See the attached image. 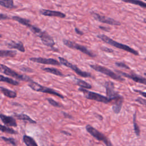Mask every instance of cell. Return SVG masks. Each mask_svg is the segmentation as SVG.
Masks as SVG:
<instances>
[{"label": "cell", "mask_w": 146, "mask_h": 146, "mask_svg": "<svg viewBox=\"0 0 146 146\" xmlns=\"http://www.w3.org/2000/svg\"><path fill=\"white\" fill-rule=\"evenodd\" d=\"M7 45L10 48H15L22 52H24L25 51L24 45L22 42H15L12 41L10 43H8Z\"/></svg>", "instance_id": "2e32d148"}, {"label": "cell", "mask_w": 146, "mask_h": 146, "mask_svg": "<svg viewBox=\"0 0 146 146\" xmlns=\"http://www.w3.org/2000/svg\"><path fill=\"white\" fill-rule=\"evenodd\" d=\"M17 55L16 51L13 50H0L1 57H14Z\"/></svg>", "instance_id": "ffe728a7"}, {"label": "cell", "mask_w": 146, "mask_h": 146, "mask_svg": "<svg viewBox=\"0 0 146 146\" xmlns=\"http://www.w3.org/2000/svg\"><path fill=\"white\" fill-rule=\"evenodd\" d=\"M0 5L8 9L14 7L13 0H0Z\"/></svg>", "instance_id": "484cf974"}, {"label": "cell", "mask_w": 146, "mask_h": 146, "mask_svg": "<svg viewBox=\"0 0 146 146\" xmlns=\"http://www.w3.org/2000/svg\"><path fill=\"white\" fill-rule=\"evenodd\" d=\"M22 70H23V71H26V72H33V70L29 67H23V68H21Z\"/></svg>", "instance_id": "e575fe53"}, {"label": "cell", "mask_w": 146, "mask_h": 146, "mask_svg": "<svg viewBox=\"0 0 146 146\" xmlns=\"http://www.w3.org/2000/svg\"><path fill=\"white\" fill-rule=\"evenodd\" d=\"M92 17L96 21L103 23H106V24H108V25H115V26H120L121 25L120 22L114 19H112L111 18H109V17H107L106 16L104 15H100L95 12H91V13Z\"/></svg>", "instance_id": "30bf717a"}, {"label": "cell", "mask_w": 146, "mask_h": 146, "mask_svg": "<svg viewBox=\"0 0 146 146\" xmlns=\"http://www.w3.org/2000/svg\"><path fill=\"white\" fill-rule=\"evenodd\" d=\"M134 91H135V92H139L140 94L142 95V96H143V97L145 98V92H142V91H140V90H134Z\"/></svg>", "instance_id": "74e56055"}, {"label": "cell", "mask_w": 146, "mask_h": 146, "mask_svg": "<svg viewBox=\"0 0 146 146\" xmlns=\"http://www.w3.org/2000/svg\"><path fill=\"white\" fill-rule=\"evenodd\" d=\"M30 60L34 62H36V63L44 64H50V65H54V66H60L61 64L59 61L52 58L33 57V58H30Z\"/></svg>", "instance_id": "7c38bea8"}, {"label": "cell", "mask_w": 146, "mask_h": 146, "mask_svg": "<svg viewBox=\"0 0 146 146\" xmlns=\"http://www.w3.org/2000/svg\"><path fill=\"white\" fill-rule=\"evenodd\" d=\"M30 29V30L35 35H36L37 36H38V35L41 33V31H42L40 28H39L38 27L35 26V25H31L29 27Z\"/></svg>", "instance_id": "f1b7e54d"}, {"label": "cell", "mask_w": 146, "mask_h": 146, "mask_svg": "<svg viewBox=\"0 0 146 146\" xmlns=\"http://www.w3.org/2000/svg\"><path fill=\"white\" fill-rule=\"evenodd\" d=\"M136 101L139 102V103L141 104H143V105H145V99H143L142 98H138L136 99Z\"/></svg>", "instance_id": "836d02e7"}, {"label": "cell", "mask_w": 146, "mask_h": 146, "mask_svg": "<svg viewBox=\"0 0 146 146\" xmlns=\"http://www.w3.org/2000/svg\"><path fill=\"white\" fill-rule=\"evenodd\" d=\"M78 90L83 92L84 97L87 99L92 100H95L96 102H101L106 104H107L111 102L110 100L106 96H104L98 93L90 91H88L87 89H84L83 88H79Z\"/></svg>", "instance_id": "277c9868"}, {"label": "cell", "mask_w": 146, "mask_h": 146, "mask_svg": "<svg viewBox=\"0 0 146 146\" xmlns=\"http://www.w3.org/2000/svg\"><path fill=\"white\" fill-rule=\"evenodd\" d=\"M63 43L67 47H68L70 48L79 50V51H81L82 52L87 55L90 57L95 58V57L96 56V55L95 54L92 52L91 51L89 50L86 47L83 46L82 45H80V44H78V43H76L74 41H71V40H67V39H63Z\"/></svg>", "instance_id": "8992f818"}, {"label": "cell", "mask_w": 146, "mask_h": 146, "mask_svg": "<svg viewBox=\"0 0 146 146\" xmlns=\"http://www.w3.org/2000/svg\"><path fill=\"white\" fill-rule=\"evenodd\" d=\"M97 37L98 38H99L100 39H101L102 40H103V42L108 43V44L112 46L117 48H119L123 50H124L125 51H127L128 52H130L135 55H139V52L136 50H135V49H133V48H131V47L125 45V44H123L121 43L117 42L114 40H113L112 39H111V38L108 37V36L104 35V34H98L97 35Z\"/></svg>", "instance_id": "6da1fadb"}, {"label": "cell", "mask_w": 146, "mask_h": 146, "mask_svg": "<svg viewBox=\"0 0 146 146\" xmlns=\"http://www.w3.org/2000/svg\"><path fill=\"white\" fill-rule=\"evenodd\" d=\"M86 129L90 135L94 136L98 140L103 142L106 146H113L111 141L103 133L94 128L91 125H86Z\"/></svg>", "instance_id": "ba28073f"}, {"label": "cell", "mask_w": 146, "mask_h": 146, "mask_svg": "<svg viewBox=\"0 0 146 146\" xmlns=\"http://www.w3.org/2000/svg\"><path fill=\"white\" fill-rule=\"evenodd\" d=\"M12 19L18 22H19V23L24 25V26H26V27H27L28 28L30 26L31 24H30V22L29 19H25V18H21L20 17H18V16H13L12 17Z\"/></svg>", "instance_id": "ac0fdd59"}, {"label": "cell", "mask_w": 146, "mask_h": 146, "mask_svg": "<svg viewBox=\"0 0 146 146\" xmlns=\"http://www.w3.org/2000/svg\"><path fill=\"white\" fill-rule=\"evenodd\" d=\"M29 86L34 91H37V92H41L43 93H46L49 94H52L55 96H57L62 99H64V96L62 95L61 94L58 92L56 91L47 87H44L43 86L40 85V84L33 81V80L29 82Z\"/></svg>", "instance_id": "7a4b0ae2"}, {"label": "cell", "mask_w": 146, "mask_h": 146, "mask_svg": "<svg viewBox=\"0 0 146 146\" xmlns=\"http://www.w3.org/2000/svg\"><path fill=\"white\" fill-rule=\"evenodd\" d=\"M0 118L1 119L2 121L4 123V124L7 125L12 126V127H17V125L15 120L11 116H8L1 114Z\"/></svg>", "instance_id": "9a60e30c"}, {"label": "cell", "mask_w": 146, "mask_h": 146, "mask_svg": "<svg viewBox=\"0 0 146 146\" xmlns=\"http://www.w3.org/2000/svg\"><path fill=\"white\" fill-rule=\"evenodd\" d=\"M23 140L27 146H38L34 139L30 136L25 135L23 136Z\"/></svg>", "instance_id": "44dd1931"}, {"label": "cell", "mask_w": 146, "mask_h": 146, "mask_svg": "<svg viewBox=\"0 0 146 146\" xmlns=\"http://www.w3.org/2000/svg\"><path fill=\"white\" fill-rule=\"evenodd\" d=\"M62 133H63L64 134H66L67 135H70V134L69 133H67V132H66V131H62Z\"/></svg>", "instance_id": "ab89813d"}, {"label": "cell", "mask_w": 146, "mask_h": 146, "mask_svg": "<svg viewBox=\"0 0 146 146\" xmlns=\"http://www.w3.org/2000/svg\"><path fill=\"white\" fill-rule=\"evenodd\" d=\"M15 116L17 117L18 119L20 120H23L25 121H27L30 123H33V124H35L36 121L34 120H33L31 117H30L28 115H26V114H15Z\"/></svg>", "instance_id": "603a6c76"}, {"label": "cell", "mask_w": 146, "mask_h": 146, "mask_svg": "<svg viewBox=\"0 0 146 146\" xmlns=\"http://www.w3.org/2000/svg\"><path fill=\"white\" fill-rule=\"evenodd\" d=\"M10 18L5 15V14H1L0 13V20H3V19H9Z\"/></svg>", "instance_id": "d590c367"}, {"label": "cell", "mask_w": 146, "mask_h": 146, "mask_svg": "<svg viewBox=\"0 0 146 146\" xmlns=\"http://www.w3.org/2000/svg\"><path fill=\"white\" fill-rule=\"evenodd\" d=\"M40 13L42 15L47 17H58L60 18H64L66 17V14L58 11L55 10H51L48 9H41L39 11Z\"/></svg>", "instance_id": "5bb4252c"}, {"label": "cell", "mask_w": 146, "mask_h": 146, "mask_svg": "<svg viewBox=\"0 0 146 146\" xmlns=\"http://www.w3.org/2000/svg\"><path fill=\"white\" fill-rule=\"evenodd\" d=\"M75 33L77 34H79V35H83V33L82 31H80L78 28H77V27H75Z\"/></svg>", "instance_id": "8d00e7d4"}, {"label": "cell", "mask_w": 146, "mask_h": 146, "mask_svg": "<svg viewBox=\"0 0 146 146\" xmlns=\"http://www.w3.org/2000/svg\"><path fill=\"white\" fill-rule=\"evenodd\" d=\"M0 90L7 97H9L10 98H15V97H17L16 92L10 90L7 88H6L2 87H0Z\"/></svg>", "instance_id": "d6986e66"}, {"label": "cell", "mask_w": 146, "mask_h": 146, "mask_svg": "<svg viewBox=\"0 0 146 146\" xmlns=\"http://www.w3.org/2000/svg\"><path fill=\"white\" fill-rule=\"evenodd\" d=\"M58 59H59V63L61 64H63V65H64V66H65L71 68V70H72L78 75H79V76H80L82 77H83V78H90V77H91V74L90 72L82 71L79 67H78V66L72 64L71 63L68 62L67 59H64V58L59 56V57H58Z\"/></svg>", "instance_id": "9c48e42d"}, {"label": "cell", "mask_w": 146, "mask_h": 146, "mask_svg": "<svg viewBox=\"0 0 146 146\" xmlns=\"http://www.w3.org/2000/svg\"><path fill=\"white\" fill-rule=\"evenodd\" d=\"M136 113L135 112L134 113V115H133V121L134 131L135 132L136 135L137 136H139L140 135V128H139V126H138V125L137 124V122H136Z\"/></svg>", "instance_id": "83f0119b"}, {"label": "cell", "mask_w": 146, "mask_h": 146, "mask_svg": "<svg viewBox=\"0 0 146 146\" xmlns=\"http://www.w3.org/2000/svg\"><path fill=\"white\" fill-rule=\"evenodd\" d=\"M38 36L40 38L41 41L43 44L50 47L53 51H55V49L54 48L55 43L52 37L46 31H42Z\"/></svg>", "instance_id": "8fae6325"}, {"label": "cell", "mask_w": 146, "mask_h": 146, "mask_svg": "<svg viewBox=\"0 0 146 146\" xmlns=\"http://www.w3.org/2000/svg\"><path fill=\"white\" fill-rule=\"evenodd\" d=\"M76 84L80 87V88H86V89H91L92 88V86L88 83L87 82L78 78H75Z\"/></svg>", "instance_id": "7402d4cb"}, {"label": "cell", "mask_w": 146, "mask_h": 146, "mask_svg": "<svg viewBox=\"0 0 146 146\" xmlns=\"http://www.w3.org/2000/svg\"><path fill=\"white\" fill-rule=\"evenodd\" d=\"M0 82H5L6 83H8L9 84H11L12 85H14V86H18L19 85V83L15 80H13L11 78H7V77H5L3 75H0Z\"/></svg>", "instance_id": "cb8c5ba5"}, {"label": "cell", "mask_w": 146, "mask_h": 146, "mask_svg": "<svg viewBox=\"0 0 146 146\" xmlns=\"http://www.w3.org/2000/svg\"><path fill=\"white\" fill-rule=\"evenodd\" d=\"M90 66L93 70H94L98 72H99L102 74H105L114 80H116L117 81H120V82H123L124 80V79L120 75L116 74V73L113 72L112 70H111L103 66L95 64H90Z\"/></svg>", "instance_id": "5b68a950"}, {"label": "cell", "mask_w": 146, "mask_h": 146, "mask_svg": "<svg viewBox=\"0 0 146 146\" xmlns=\"http://www.w3.org/2000/svg\"><path fill=\"white\" fill-rule=\"evenodd\" d=\"M144 1H145V0H144Z\"/></svg>", "instance_id": "60d3db41"}, {"label": "cell", "mask_w": 146, "mask_h": 146, "mask_svg": "<svg viewBox=\"0 0 146 146\" xmlns=\"http://www.w3.org/2000/svg\"><path fill=\"white\" fill-rule=\"evenodd\" d=\"M100 48L103 51H104V52H108V53H112V52H113V50H112L111 48H108V47H107L102 46V47H100Z\"/></svg>", "instance_id": "d6a6232c"}, {"label": "cell", "mask_w": 146, "mask_h": 146, "mask_svg": "<svg viewBox=\"0 0 146 146\" xmlns=\"http://www.w3.org/2000/svg\"><path fill=\"white\" fill-rule=\"evenodd\" d=\"M2 139L5 140V141L6 142H8L13 145H15L16 143H15V140L14 139H12V138H6V137H2Z\"/></svg>", "instance_id": "1f68e13d"}, {"label": "cell", "mask_w": 146, "mask_h": 146, "mask_svg": "<svg viewBox=\"0 0 146 146\" xmlns=\"http://www.w3.org/2000/svg\"><path fill=\"white\" fill-rule=\"evenodd\" d=\"M0 72L5 75L10 76L13 77L18 80L26 81V82H30L31 80H32V79L28 76L25 75L19 74L17 73V72L14 71V70H13L12 69H11L10 68L2 64H0Z\"/></svg>", "instance_id": "52a82bcc"}, {"label": "cell", "mask_w": 146, "mask_h": 146, "mask_svg": "<svg viewBox=\"0 0 146 146\" xmlns=\"http://www.w3.org/2000/svg\"><path fill=\"white\" fill-rule=\"evenodd\" d=\"M104 86L106 89V97L110 100V102L113 100L115 103L119 101H123V98L115 90L114 84L112 82L107 81L105 83Z\"/></svg>", "instance_id": "3957f363"}, {"label": "cell", "mask_w": 146, "mask_h": 146, "mask_svg": "<svg viewBox=\"0 0 146 146\" xmlns=\"http://www.w3.org/2000/svg\"><path fill=\"white\" fill-rule=\"evenodd\" d=\"M47 100L48 102V103L51 105H52V106H54L55 107H58L59 108V107H62V106L59 103H58L57 102H56L55 100L52 99V98H47Z\"/></svg>", "instance_id": "f546056e"}, {"label": "cell", "mask_w": 146, "mask_h": 146, "mask_svg": "<svg viewBox=\"0 0 146 146\" xmlns=\"http://www.w3.org/2000/svg\"><path fill=\"white\" fill-rule=\"evenodd\" d=\"M121 1L124 2H125V3H131V4H133V5H138L144 9H145L146 7L145 3L141 1H139V0H121Z\"/></svg>", "instance_id": "d4e9b609"}, {"label": "cell", "mask_w": 146, "mask_h": 146, "mask_svg": "<svg viewBox=\"0 0 146 146\" xmlns=\"http://www.w3.org/2000/svg\"><path fill=\"white\" fill-rule=\"evenodd\" d=\"M42 70L47 72L59 76H64L63 74L58 69L55 68H52V67H46V68H43Z\"/></svg>", "instance_id": "e0dca14e"}, {"label": "cell", "mask_w": 146, "mask_h": 146, "mask_svg": "<svg viewBox=\"0 0 146 146\" xmlns=\"http://www.w3.org/2000/svg\"><path fill=\"white\" fill-rule=\"evenodd\" d=\"M115 64L117 67H121V68H125V69H129V67H128V66H127L125 63H124L123 62H115Z\"/></svg>", "instance_id": "4dcf8cb0"}, {"label": "cell", "mask_w": 146, "mask_h": 146, "mask_svg": "<svg viewBox=\"0 0 146 146\" xmlns=\"http://www.w3.org/2000/svg\"><path fill=\"white\" fill-rule=\"evenodd\" d=\"M99 28L100 29H102V30H104L106 31H109L110 29L109 28H107V27H103V26H99Z\"/></svg>", "instance_id": "f35d334b"}, {"label": "cell", "mask_w": 146, "mask_h": 146, "mask_svg": "<svg viewBox=\"0 0 146 146\" xmlns=\"http://www.w3.org/2000/svg\"><path fill=\"white\" fill-rule=\"evenodd\" d=\"M116 72L120 76L122 75L124 77L131 79L135 82L141 83V84H145V81H146L145 78L143 77V76H141L139 75H137V74H133V73L128 74V73H125V72H122V71H118V70H116Z\"/></svg>", "instance_id": "4fadbf2b"}, {"label": "cell", "mask_w": 146, "mask_h": 146, "mask_svg": "<svg viewBox=\"0 0 146 146\" xmlns=\"http://www.w3.org/2000/svg\"><path fill=\"white\" fill-rule=\"evenodd\" d=\"M0 131H2V132H6V133H11V134L17 133V132L15 131H14V129H13L11 128H8L7 127L2 125L1 124H0Z\"/></svg>", "instance_id": "4316f807"}]
</instances>
